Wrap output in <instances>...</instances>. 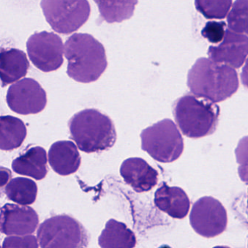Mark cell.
<instances>
[{"label": "cell", "mask_w": 248, "mask_h": 248, "mask_svg": "<svg viewBox=\"0 0 248 248\" xmlns=\"http://www.w3.org/2000/svg\"><path fill=\"white\" fill-rule=\"evenodd\" d=\"M187 86L194 95L220 103L237 93L238 75L235 69L229 65L201 58L197 60L188 73Z\"/></svg>", "instance_id": "1"}, {"label": "cell", "mask_w": 248, "mask_h": 248, "mask_svg": "<svg viewBox=\"0 0 248 248\" xmlns=\"http://www.w3.org/2000/svg\"><path fill=\"white\" fill-rule=\"evenodd\" d=\"M68 60L67 74L78 82L97 81L108 66L103 45L88 33H74L64 45Z\"/></svg>", "instance_id": "2"}, {"label": "cell", "mask_w": 248, "mask_h": 248, "mask_svg": "<svg viewBox=\"0 0 248 248\" xmlns=\"http://www.w3.org/2000/svg\"><path fill=\"white\" fill-rule=\"evenodd\" d=\"M68 125L71 138L78 149L85 153L104 151L116 142V128L113 122L95 109H86L74 115Z\"/></svg>", "instance_id": "3"}, {"label": "cell", "mask_w": 248, "mask_h": 248, "mask_svg": "<svg viewBox=\"0 0 248 248\" xmlns=\"http://www.w3.org/2000/svg\"><path fill=\"white\" fill-rule=\"evenodd\" d=\"M173 116L186 137L198 139L215 132L219 120L220 108L215 103L186 94L176 100Z\"/></svg>", "instance_id": "4"}, {"label": "cell", "mask_w": 248, "mask_h": 248, "mask_svg": "<svg viewBox=\"0 0 248 248\" xmlns=\"http://www.w3.org/2000/svg\"><path fill=\"white\" fill-rule=\"evenodd\" d=\"M141 148L161 163L177 160L184 151V140L170 119H164L147 127L141 133Z\"/></svg>", "instance_id": "5"}, {"label": "cell", "mask_w": 248, "mask_h": 248, "mask_svg": "<svg viewBox=\"0 0 248 248\" xmlns=\"http://www.w3.org/2000/svg\"><path fill=\"white\" fill-rule=\"evenodd\" d=\"M37 237L42 248H87L88 245L84 227L66 215L44 221L38 230Z\"/></svg>", "instance_id": "6"}, {"label": "cell", "mask_w": 248, "mask_h": 248, "mask_svg": "<svg viewBox=\"0 0 248 248\" xmlns=\"http://www.w3.org/2000/svg\"><path fill=\"white\" fill-rule=\"evenodd\" d=\"M41 7L52 29L62 34L78 31L91 13L87 0H42Z\"/></svg>", "instance_id": "7"}, {"label": "cell", "mask_w": 248, "mask_h": 248, "mask_svg": "<svg viewBox=\"0 0 248 248\" xmlns=\"http://www.w3.org/2000/svg\"><path fill=\"white\" fill-rule=\"evenodd\" d=\"M27 51L33 65L44 72H51L63 63L64 45L58 35L42 31L30 36Z\"/></svg>", "instance_id": "8"}, {"label": "cell", "mask_w": 248, "mask_h": 248, "mask_svg": "<svg viewBox=\"0 0 248 248\" xmlns=\"http://www.w3.org/2000/svg\"><path fill=\"white\" fill-rule=\"evenodd\" d=\"M190 224L200 235L214 237L227 228V214L222 204L212 197L198 200L191 211Z\"/></svg>", "instance_id": "9"}, {"label": "cell", "mask_w": 248, "mask_h": 248, "mask_svg": "<svg viewBox=\"0 0 248 248\" xmlns=\"http://www.w3.org/2000/svg\"><path fill=\"white\" fill-rule=\"evenodd\" d=\"M7 102L13 111L19 114H36L46 105V95L39 83L32 78H24L9 88Z\"/></svg>", "instance_id": "10"}, {"label": "cell", "mask_w": 248, "mask_h": 248, "mask_svg": "<svg viewBox=\"0 0 248 248\" xmlns=\"http://www.w3.org/2000/svg\"><path fill=\"white\" fill-rule=\"evenodd\" d=\"M208 54L214 62L225 64L234 69L240 68L248 57V37L227 29L222 42L217 46H210Z\"/></svg>", "instance_id": "11"}, {"label": "cell", "mask_w": 248, "mask_h": 248, "mask_svg": "<svg viewBox=\"0 0 248 248\" xmlns=\"http://www.w3.org/2000/svg\"><path fill=\"white\" fill-rule=\"evenodd\" d=\"M38 224L37 214L30 207L7 204L0 211V232L7 235H29Z\"/></svg>", "instance_id": "12"}, {"label": "cell", "mask_w": 248, "mask_h": 248, "mask_svg": "<svg viewBox=\"0 0 248 248\" xmlns=\"http://www.w3.org/2000/svg\"><path fill=\"white\" fill-rule=\"evenodd\" d=\"M121 175L126 184L137 192L153 189L158 181V173L140 157L127 159L121 166Z\"/></svg>", "instance_id": "13"}, {"label": "cell", "mask_w": 248, "mask_h": 248, "mask_svg": "<svg viewBox=\"0 0 248 248\" xmlns=\"http://www.w3.org/2000/svg\"><path fill=\"white\" fill-rule=\"evenodd\" d=\"M155 204L174 218H184L189 212L190 202L183 189L163 183L155 194Z\"/></svg>", "instance_id": "14"}, {"label": "cell", "mask_w": 248, "mask_h": 248, "mask_svg": "<svg viewBox=\"0 0 248 248\" xmlns=\"http://www.w3.org/2000/svg\"><path fill=\"white\" fill-rule=\"evenodd\" d=\"M49 162L57 173L68 176L79 169L81 156L74 142L59 141L54 143L49 149Z\"/></svg>", "instance_id": "15"}, {"label": "cell", "mask_w": 248, "mask_h": 248, "mask_svg": "<svg viewBox=\"0 0 248 248\" xmlns=\"http://www.w3.org/2000/svg\"><path fill=\"white\" fill-rule=\"evenodd\" d=\"M46 163L47 157L45 149L34 147L17 157L13 162L12 167L16 173L41 180L47 173Z\"/></svg>", "instance_id": "16"}, {"label": "cell", "mask_w": 248, "mask_h": 248, "mask_svg": "<svg viewBox=\"0 0 248 248\" xmlns=\"http://www.w3.org/2000/svg\"><path fill=\"white\" fill-rule=\"evenodd\" d=\"M29 67L27 57L21 50L10 49L0 52V78L2 87L24 77Z\"/></svg>", "instance_id": "17"}, {"label": "cell", "mask_w": 248, "mask_h": 248, "mask_svg": "<svg viewBox=\"0 0 248 248\" xmlns=\"http://www.w3.org/2000/svg\"><path fill=\"white\" fill-rule=\"evenodd\" d=\"M136 237L125 224L110 219L99 237L102 248H134Z\"/></svg>", "instance_id": "18"}, {"label": "cell", "mask_w": 248, "mask_h": 248, "mask_svg": "<svg viewBox=\"0 0 248 248\" xmlns=\"http://www.w3.org/2000/svg\"><path fill=\"white\" fill-rule=\"evenodd\" d=\"M26 127L13 116H0V150H11L21 145L26 139Z\"/></svg>", "instance_id": "19"}, {"label": "cell", "mask_w": 248, "mask_h": 248, "mask_svg": "<svg viewBox=\"0 0 248 248\" xmlns=\"http://www.w3.org/2000/svg\"><path fill=\"white\" fill-rule=\"evenodd\" d=\"M100 16L109 23H121L131 18L138 0H94Z\"/></svg>", "instance_id": "20"}, {"label": "cell", "mask_w": 248, "mask_h": 248, "mask_svg": "<svg viewBox=\"0 0 248 248\" xmlns=\"http://www.w3.org/2000/svg\"><path fill=\"white\" fill-rule=\"evenodd\" d=\"M6 195L10 201L21 205L33 203L37 195V186L33 181L26 178L12 179L6 186Z\"/></svg>", "instance_id": "21"}, {"label": "cell", "mask_w": 248, "mask_h": 248, "mask_svg": "<svg viewBox=\"0 0 248 248\" xmlns=\"http://www.w3.org/2000/svg\"><path fill=\"white\" fill-rule=\"evenodd\" d=\"M195 7L205 18L224 19L228 16L232 0H195Z\"/></svg>", "instance_id": "22"}, {"label": "cell", "mask_w": 248, "mask_h": 248, "mask_svg": "<svg viewBox=\"0 0 248 248\" xmlns=\"http://www.w3.org/2000/svg\"><path fill=\"white\" fill-rule=\"evenodd\" d=\"M229 29L248 36V0H236L227 16Z\"/></svg>", "instance_id": "23"}, {"label": "cell", "mask_w": 248, "mask_h": 248, "mask_svg": "<svg viewBox=\"0 0 248 248\" xmlns=\"http://www.w3.org/2000/svg\"><path fill=\"white\" fill-rule=\"evenodd\" d=\"M236 160L238 163V173L245 183H248V136L239 141L235 150Z\"/></svg>", "instance_id": "24"}, {"label": "cell", "mask_w": 248, "mask_h": 248, "mask_svg": "<svg viewBox=\"0 0 248 248\" xmlns=\"http://www.w3.org/2000/svg\"><path fill=\"white\" fill-rule=\"evenodd\" d=\"M226 23L224 22L209 21L205 24L201 33L208 42L213 44L221 43L225 36Z\"/></svg>", "instance_id": "25"}, {"label": "cell", "mask_w": 248, "mask_h": 248, "mask_svg": "<svg viewBox=\"0 0 248 248\" xmlns=\"http://www.w3.org/2000/svg\"><path fill=\"white\" fill-rule=\"evenodd\" d=\"M1 248H39L38 241L33 236H10L3 242Z\"/></svg>", "instance_id": "26"}, {"label": "cell", "mask_w": 248, "mask_h": 248, "mask_svg": "<svg viewBox=\"0 0 248 248\" xmlns=\"http://www.w3.org/2000/svg\"><path fill=\"white\" fill-rule=\"evenodd\" d=\"M11 177V172L5 168H0V188L4 186Z\"/></svg>", "instance_id": "27"}, {"label": "cell", "mask_w": 248, "mask_h": 248, "mask_svg": "<svg viewBox=\"0 0 248 248\" xmlns=\"http://www.w3.org/2000/svg\"><path fill=\"white\" fill-rule=\"evenodd\" d=\"M241 80L243 85L248 90V57L242 71Z\"/></svg>", "instance_id": "28"}, {"label": "cell", "mask_w": 248, "mask_h": 248, "mask_svg": "<svg viewBox=\"0 0 248 248\" xmlns=\"http://www.w3.org/2000/svg\"><path fill=\"white\" fill-rule=\"evenodd\" d=\"M214 248H230L225 247V246H218V247H215Z\"/></svg>", "instance_id": "29"}, {"label": "cell", "mask_w": 248, "mask_h": 248, "mask_svg": "<svg viewBox=\"0 0 248 248\" xmlns=\"http://www.w3.org/2000/svg\"><path fill=\"white\" fill-rule=\"evenodd\" d=\"M160 248H170L168 246H162V247H160Z\"/></svg>", "instance_id": "30"}, {"label": "cell", "mask_w": 248, "mask_h": 248, "mask_svg": "<svg viewBox=\"0 0 248 248\" xmlns=\"http://www.w3.org/2000/svg\"></svg>", "instance_id": "31"}]
</instances>
